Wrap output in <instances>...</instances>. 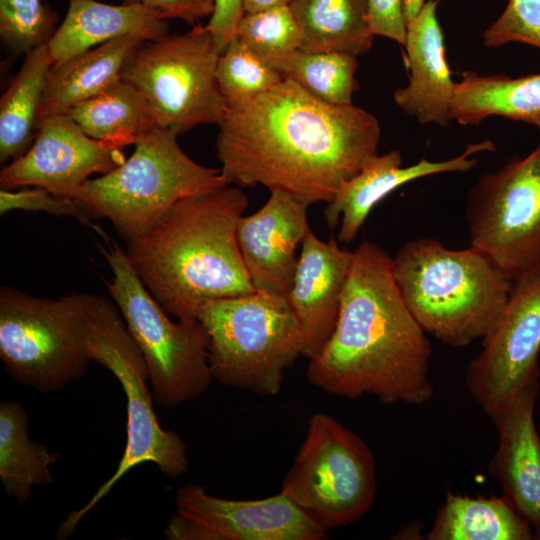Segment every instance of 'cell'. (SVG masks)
Listing matches in <instances>:
<instances>
[{"label": "cell", "mask_w": 540, "mask_h": 540, "mask_svg": "<svg viewBox=\"0 0 540 540\" xmlns=\"http://www.w3.org/2000/svg\"><path fill=\"white\" fill-rule=\"evenodd\" d=\"M357 57L341 51L298 50L280 68L289 79L314 97L333 105H350L358 82Z\"/></svg>", "instance_id": "f1b7e54d"}, {"label": "cell", "mask_w": 540, "mask_h": 540, "mask_svg": "<svg viewBox=\"0 0 540 540\" xmlns=\"http://www.w3.org/2000/svg\"><path fill=\"white\" fill-rule=\"evenodd\" d=\"M482 38L484 46L489 48L523 43L540 51V0H509Z\"/></svg>", "instance_id": "d6a6232c"}, {"label": "cell", "mask_w": 540, "mask_h": 540, "mask_svg": "<svg viewBox=\"0 0 540 540\" xmlns=\"http://www.w3.org/2000/svg\"><path fill=\"white\" fill-rule=\"evenodd\" d=\"M57 14L41 0H0V35L15 53L48 44L57 27Z\"/></svg>", "instance_id": "1f68e13d"}, {"label": "cell", "mask_w": 540, "mask_h": 540, "mask_svg": "<svg viewBox=\"0 0 540 540\" xmlns=\"http://www.w3.org/2000/svg\"><path fill=\"white\" fill-rule=\"evenodd\" d=\"M533 539L540 540V531L533 534Z\"/></svg>", "instance_id": "ab89813d"}, {"label": "cell", "mask_w": 540, "mask_h": 540, "mask_svg": "<svg viewBox=\"0 0 540 540\" xmlns=\"http://www.w3.org/2000/svg\"><path fill=\"white\" fill-rule=\"evenodd\" d=\"M65 115L91 138L118 148L135 144L158 127L144 96L122 79Z\"/></svg>", "instance_id": "484cf974"}, {"label": "cell", "mask_w": 540, "mask_h": 540, "mask_svg": "<svg viewBox=\"0 0 540 540\" xmlns=\"http://www.w3.org/2000/svg\"><path fill=\"white\" fill-rule=\"evenodd\" d=\"M470 244L513 282L540 265V143L482 175L466 204Z\"/></svg>", "instance_id": "7c38bea8"}, {"label": "cell", "mask_w": 540, "mask_h": 540, "mask_svg": "<svg viewBox=\"0 0 540 540\" xmlns=\"http://www.w3.org/2000/svg\"><path fill=\"white\" fill-rule=\"evenodd\" d=\"M308 207L288 192L272 189L258 211L239 219L237 243L255 291L288 299L296 249L310 230Z\"/></svg>", "instance_id": "2e32d148"}, {"label": "cell", "mask_w": 540, "mask_h": 540, "mask_svg": "<svg viewBox=\"0 0 540 540\" xmlns=\"http://www.w3.org/2000/svg\"><path fill=\"white\" fill-rule=\"evenodd\" d=\"M440 0H427L407 23L406 63L409 83L394 91L398 107L421 124L446 127L452 121L455 82L451 78L444 35L437 19Z\"/></svg>", "instance_id": "ffe728a7"}, {"label": "cell", "mask_w": 540, "mask_h": 540, "mask_svg": "<svg viewBox=\"0 0 540 540\" xmlns=\"http://www.w3.org/2000/svg\"><path fill=\"white\" fill-rule=\"evenodd\" d=\"M87 293L40 298L0 288V359L17 383L56 392L82 378L92 361L87 350Z\"/></svg>", "instance_id": "9c48e42d"}, {"label": "cell", "mask_w": 540, "mask_h": 540, "mask_svg": "<svg viewBox=\"0 0 540 540\" xmlns=\"http://www.w3.org/2000/svg\"><path fill=\"white\" fill-rule=\"evenodd\" d=\"M431 346L405 305L392 258L371 241L353 251L336 326L307 369L308 381L334 395L368 394L382 403L420 405L433 396Z\"/></svg>", "instance_id": "7a4b0ae2"}, {"label": "cell", "mask_w": 540, "mask_h": 540, "mask_svg": "<svg viewBox=\"0 0 540 540\" xmlns=\"http://www.w3.org/2000/svg\"><path fill=\"white\" fill-rule=\"evenodd\" d=\"M206 26L142 42L120 77L147 100L158 127L178 135L201 124H219L228 112L216 80L220 56Z\"/></svg>", "instance_id": "30bf717a"}, {"label": "cell", "mask_w": 540, "mask_h": 540, "mask_svg": "<svg viewBox=\"0 0 540 540\" xmlns=\"http://www.w3.org/2000/svg\"><path fill=\"white\" fill-rule=\"evenodd\" d=\"M289 5L303 31L301 50L356 56L370 50L374 35L367 0H292Z\"/></svg>", "instance_id": "83f0119b"}, {"label": "cell", "mask_w": 540, "mask_h": 540, "mask_svg": "<svg viewBox=\"0 0 540 540\" xmlns=\"http://www.w3.org/2000/svg\"><path fill=\"white\" fill-rule=\"evenodd\" d=\"M280 492L327 531L353 523L374 502L375 457L335 418L314 414Z\"/></svg>", "instance_id": "8fae6325"}, {"label": "cell", "mask_w": 540, "mask_h": 540, "mask_svg": "<svg viewBox=\"0 0 540 540\" xmlns=\"http://www.w3.org/2000/svg\"><path fill=\"white\" fill-rule=\"evenodd\" d=\"M400 295L422 329L463 347L498 322L512 281L482 250L446 248L433 238L408 241L392 258Z\"/></svg>", "instance_id": "277c9868"}, {"label": "cell", "mask_w": 540, "mask_h": 540, "mask_svg": "<svg viewBox=\"0 0 540 540\" xmlns=\"http://www.w3.org/2000/svg\"><path fill=\"white\" fill-rule=\"evenodd\" d=\"M353 252L336 239L321 241L308 231L301 243L288 302L301 329L302 355L311 359L326 344L337 323Z\"/></svg>", "instance_id": "e0dca14e"}, {"label": "cell", "mask_w": 540, "mask_h": 540, "mask_svg": "<svg viewBox=\"0 0 540 540\" xmlns=\"http://www.w3.org/2000/svg\"><path fill=\"white\" fill-rule=\"evenodd\" d=\"M494 149L493 143L485 140L468 144L464 152L456 157L443 161L423 158L407 167H402L399 150L377 155L327 203L324 210L325 222L330 229H334L340 222L338 240L350 243L373 207L400 186L433 174L467 172L477 163V159L472 157L474 154Z\"/></svg>", "instance_id": "ac0fdd59"}, {"label": "cell", "mask_w": 540, "mask_h": 540, "mask_svg": "<svg viewBox=\"0 0 540 540\" xmlns=\"http://www.w3.org/2000/svg\"><path fill=\"white\" fill-rule=\"evenodd\" d=\"M120 149L91 138L67 115L47 118L30 148L1 170V189L33 186L75 200L90 175L125 162Z\"/></svg>", "instance_id": "9a60e30c"}, {"label": "cell", "mask_w": 540, "mask_h": 540, "mask_svg": "<svg viewBox=\"0 0 540 540\" xmlns=\"http://www.w3.org/2000/svg\"><path fill=\"white\" fill-rule=\"evenodd\" d=\"M175 505L164 531L168 540H321L327 534L282 492L231 500L187 484L177 490Z\"/></svg>", "instance_id": "5bb4252c"}, {"label": "cell", "mask_w": 540, "mask_h": 540, "mask_svg": "<svg viewBox=\"0 0 540 540\" xmlns=\"http://www.w3.org/2000/svg\"><path fill=\"white\" fill-rule=\"evenodd\" d=\"M218 126L229 185L280 189L308 206L330 202L378 155L381 136L370 112L326 103L289 79L228 110Z\"/></svg>", "instance_id": "6da1fadb"}, {"label": "cell", "mask_w": 540, "mask_h": 540, "mask_svg": "<svg viewBox=\"0 0 540 540\" xmlns=\"http://www.w3.org/2000/svg\"><path fill=\"white\" fill-rule=\"evenodd\" d=\"M53 60L48 45L34 48L0 99V161L17 159L32 145L38 110Z\"/></svg>", "instance_id": "4316f807"}, {"label": "cell", "mask_w": 540, "mask_h": 540, "mask_svg": "<svg viewBox=\"0 0 540 540\" xmlns=\"http://www.w3.org/2000/svg\"><path fill=\"white\" fill-rule=\"evenodd\" d=\"M209 335L215 381L262 396L280 392L285 369L302 355L299 322L288 299L261 292L209 301L197 314Z\"/></svg>", "instance_id": "8992f818"}, {"label": "cell", "mask_w": 540, "mask_h": 540, "mask_svg": "<svg viewBox=\"0 0 540 540\" xmlns=\"http://www.w3.org/2000/svg\"><path fill=\"white\" fill-rule=\"evenodd\" d=\"M491 116L525 122L540 130V74L514 78L464 71L455 82L452 120L477 125Z\"/></svg>", "instance_id": "603a6c76"}, {"label": "cell", "mask_w": 540, "mask_h": 540, "mask_svg": "<svg viewBox=\"0 0 540 540\" xmlns=\"http://www.w3.org/2000/svg\"><path fill=\"white\" fill-rule=\"evenodd\" d=\"M124 36L159 41L168 25L141 5H111L96 0H69L61 25L48 42L53 66L103 43Z\"/></svg>", "instance_id": "44dd1931"}, {"label": "cell", "mask_w": 540, "mask_h": 540, "mask_svg": "<svg viewBox=\"0 0 540 540\" xmlns=\"http://www.w3.org/2000/svg\"><path fill=\"white\" fill-rule=\"evenodd\" d=\"M243 15V0H214V12L206 27L220 53H223L231 40L236 37Z\"/></svg>", "instance_id": "8d00e7d4"}, {"label": "cell", "mask_w": 540, "mask_h": 540, "mask_svg": "<svg viewBox=\"0 0 540 540\" xmlns=\"http://www.w3.org/2000/svg\"><path fill=\"white\" fill-rule=\"evenodd\" d=\"M292 0H243L244 13H255L269 8L289 5Z\"/></svg>", "instance_id": "74e56055"}, {"label": "cell", "mask_w": 540, "mask_h": 540, "mask_svg": "<svg viewBox=\"0 0 540 540\" xmlns=\"http://www.w3.org/2000/svg\"><path fill=\"white\" fill-rule=\"evenodd\" d=\"M538 393L539 378H535L491 418L499 445L488 465L503 495L535 532L540 531V437L534 421Z\"/></svg>", "instance_id": "d6986e66"}, {"label": "cell", "mask_w": 540, "mask_h": 540, "mask_svg": "<svg viewBox=\"0 0 540 540\" xmlns=\"http://www.w3.org/2000/svg\"><path fill=\"white\" fill-rule=\"evenodd\" d=\"M178 134L157 127L123 164L87 180L75 200L111 221L127 242L150 229L179 199L229 185L221 169L202 166L180 148Z\"/></svg>", "instance_id": "52a82bcc"}, {"label": "cell", "mask_w": 540, "mask_h": 540, "mask_svg": "<svg viewBox=\"0 0 540 540\" xmlns=\"http://www.w3.org/2000/svg\"><path fill=\"white\" fill-rule=\"evenodd\" d=\"M367 5L373 35L386 37L404 46L407 24L403 0H367Z\"/></svg>", "instance_id": "e575fe53"}, {"label": "cell", "mask_w": 540, "mask_h": 540, "mask_svg": "<svg viewBox=\"0 0 540 540\" xmlns=\"http://www.w3.org/2000/svg\"><path fill=\"white\" fill-rule=\"evenodd\" d=\"M85 338L91 360L114 375L126 396V445L113 475L87 504L67 514L59 525L56 536L60 540L69 537L81 519L134 467L152 462L169 477L188 470L186 444L176 432L160 426L147 384L146 362L115 303L87 293Z\"/></svg>", "instance_id": "5b68a950"}, {"label": "cell", "mask_w": 540, "mask_h": 540, "mask_svg": "<svg viewBox=\"0 0 540 540\" xmlns=\"http://www.w3.org/2000/svg\"><path fill=\"white\" fill-rule=\"evenodd\" d=\"M123 4L141 5L161 20L180 19L191 25L214 12V0H123Z\"/></svg>", "instance_id": "d590c367"}, {"label": "cell", "mask_w": 540, "mask_h": 540, "mask_svg": "<svg viewBox=\"0 0 540 540\" xmlns=\"http://www.w3.org/2000/svg\"><path fill=\"white\" fill-rule=\"evenodd\" d=\"M142 42L136 36L116 38L53 66L42 94L38 124L65 115L77 104L121 80L125 61Z\"/></svg>", "instance_id": "7402d4cb"}, {"label": "cell", "mask_w": 540, "mask_h": 540, "mask_svg": "<svg viewBox=\"0 0 540 540\" xmlns=\"http://www.w3.org/2000/svg\"><path fill=\"white\" fill-rule=\"evenodd\" d=\"M424 4L425 0H403L406 24L419 13Z\"/></svg>", "instance_id": "f35d334b"}, {"label": "cell", "mask_w": 540, "mask_h": 540, "mask_svg": "<svg viewBox=\"0 0 540 540\" xmlns=\"http://www.w3.org/2000/svg\"><path fill=\"white\" fill-rule=\"evenodd\" d=\"M539 351L540 265L513 281L498 322L466 372L470 395L490 418L539 378Z\"/></svg>", "instance_id": "4fadbf2b"}, {"label": "cell", "mask_w": 540, "mask_h": 540, "mask_svg": "<svg viewBox=\"0 0 540 540\" xmlns=\"http://www.w3.org/2000/svg\"><path fill=\"white\" fill-rule=\"evenodd\" d=\"M247 207L246 194L229 185L189 195L126 242L132 268L167 314L197 320L209 301L255 292L236 236Z\"/></svg>", "instance_id": "3957f363"}, {"label": "cell", "mask_w": 540, "mask_h": 540, "mask_svg": "<svg viewBox=\"0 0 540 540\" xmlns=\"http://www.w3.org/2000/svg\"><path fill=\"white\" fill-rule=\"evenodd\" d=\"M113 277L108 291L149 372L153 398L168 409L207 392L214 381L209 335L199 320L172 321L145 288L118 244L100 247Z\"/></svg>", "instance_id": "ba28073f"}, {"label": "cell", "mask_w": 540, "mask_h": 540, "mask_svg": "<svg viewBox=\"0 0 540 540\" xmlns=\"http://www.w3.org/2000/svg\"><path fill=\"white\" fill-rule=\"evenodd\" d=\"M236 37L260 60L279 72L304 42L303 31L290 5L244 13Z\"/></svg>", "instance_id": "f546056e"}, {"label": "cell", "mask_w": 540, "mask_h": 540, "mask_svg": "<svg viewBox=\"0 0 540 540\" xmlns=\"http://www.w3.org/2000/svg\"><path fill=\"white\" fill-rule=\"evenodd\" d=\"M14 210L42 211L51 215L71 217L84 225L95 228L87 211L76 200L57 196L39 187L18 191L1 189V215Z\"/></svg>", "instance_id": "836d02e7"}, {"label": "cell", "mask_w": 540, "mask_h": 540, "mask_svg": "<svg viewBox=\"0 0 540 540\" xmlns=\"http://www.w3.org/2000/svg\"><path fill=\"white\" fill-rule=\"evenodd\" d=\"M428 540H531V525L510 500L469 497L448 491Z\"/></svg>", "instance_id": "cb8c5ba5"}, {"label": "cell", "mask_w": 540, "mask_h": 540, "mask_svg": "<svg viewBox=\"0 0 540 540\" xmlns=\"http://www.w3.org/2000/svg\"><path fill=\"white\" fill-rule=\"evenodd\" d=\"M216 80L228 110H233L268 92L284 77L235 37L219 56Z\"/></svg>", "instance_id": "4dcf8cb0"}, {"label": "cell", "mask_w": 540, "mask_h": 540, "mask_svg": "<svg viewBox=\"0 0 540 540\" xmlns=\"http://www.w3.org/2000/svg\"><path fill=\"white\" fill-rule=\"evenodd\" d=\"M28 428L29 417L21 402L0 403V479L19 506L27 504L33 487L53 482L50 466L62 457L33 441Z\"/></svg>", "instance_id": "d4e9b609"}]
</instances>
